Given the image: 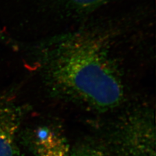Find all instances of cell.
<instances>
[{
	"label": "cell",
	"instance_id": "cell-1",
	"mask_svg": "<svg viewBox=\"0 0 156 156\" xmlns=\"http://www.w3.org/2000/svg\"><path fill=\"white\" fill-rule=\"evenodd\" d=\"M46 81L58 93L99 110L119 105L124 84L106 44L94 36L73 34L57 39L43 56Z\"/></svg>",
	"mask_w": 156,
	"mask_h": 156
},
{
	"label": "cell",
	"instance_id": "cell-2",
	"mask_svg": "<svg viewBox=\"0 0 156 156\" xmlns=\"http://www.w3.org/2000/svg\"><path fill=\"white\" fill-rule=\"evenodd\" d=\"M151 120L130 119L122 131V142L126 156H156L155 135Z\"/></svg>",
	"mask_w": 156,
	"mask_h": 156
},
{
	"label": "cell",
	"instance_id": "cell-3",
	"mask_svg": "<svg viewBox=\"0 0 156 156\" xmlns=\"http://www.w3.org/2000/svg\"><path fill=\"white\" fill-rule=\"evenodd\" d=\"M21 116L15 107L0 106V156H24L17 144Z\"/></svg>",
	"mask_w": 156,
	"mask_h": 156
},
{
	"label": "cell",
	"instance_id": "cell-4",
	"mask_svg": "<svg viewBox=\"0 0 156 156\" xmlns=\"http://www.w3.org/2000/svg\"><path fill=\"white\" fill-rule=\"evenodd\" d=\"M35 146L38 156H71L64 139L48 129L39 131Z\"/></svg>",
	"mask_w": 156,
	"mask_h": 156
},
{
	"label": "cell",
	"instance_id": "cell-5",
	"mask_svg": "<svg viewBox=\"0 0 156 156\" xmlns=\"http://www.w3.org/2000/svg\"><path fill=\"white\" fill-rule=\"evenodd\" d=\"M73 8L81 10H90L96 8L108 0H65Z\"/></svg>",
	"mask_w": 156,
	"mask_h": 156
},
{
	"label": "cell",
	"instance_id": "cell-6",
	"mask_svg": "<svg viewBox=\"0 0 156 156\" xmlns=\"http://www.w3.org/2000/svg\"><path fill=\"white\" fill-rule=\"evenodd\" d=\"M71 156H109L104 151L89 146L79 147L71 153Z\"/></svg>",
	"mask_w": 156,
	"mask_h": 156
}]
</instances>
